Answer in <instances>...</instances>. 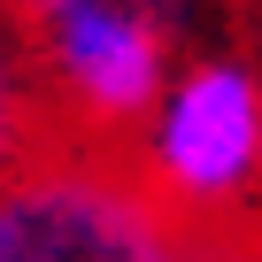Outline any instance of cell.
<instances>
[{"mask_svg":"<svg viewBox=\"0 0 262 262\" xmlns=\"http://www.w3.org/2000/svg\"><path fill=\"white\" fill-rule=\"evenodd\" d=\"M224 0H8L16 131L123 147Z\"/></svg>","mask_w":262,"mask_h":262,"instance_id":"obj_1","label":"cell"},{"mask_svg":"<svg viewBox=\"0 0 262 262\" xmlns=\"http://www.w3.org/2000/svg\"><path fill=\"white\" fill-rule=\"evenodd\" d=\"M123 162L185 231L262 224V62L231 31L201 39L131 123Z\"/></svg>","mask_w":262,"mask_h":262,"instance_id":"obj_2","label":"cell"},{"mask_svg":"<svg viewBox=\"0 0 262 262\" xmlns=\"http://www.w3.org/2000/svg\"><path fill=\"white\" fill-rule=\"evenodd\" d=\"M185 224L139 185L123 147L16 131L0 170V262H185Z\"/></svg>","mask_w":262,"mask_h":262,"instance_id":"obj_3","label":"cell"},{"mask_svg":"<svg viewBox=\"0 0 262 262\" xmlns=\"http://www.w3.org/2000/svg\"><path fill=\"white\" fill-rule=\"evenodd\" d=\"M185 262H262V224H224V231H193Z\"/></svg>","mask_w":262,"mask_h":262,"instance_id":"obj_4","label":"cell"},{"mask_svg":"<svg viewBox=\"0 0 262 262\" xmlns=\"http://www.w3.org/2000/svg\"><path fill=\"white\" fill-rule=\"evenodd\" d=\"M224 31L262 62V0H224Z\"/></svg>","mask_w":262,"mask_h":262,"instance_id":"obj_5","label":"cell"}]
</instances>
